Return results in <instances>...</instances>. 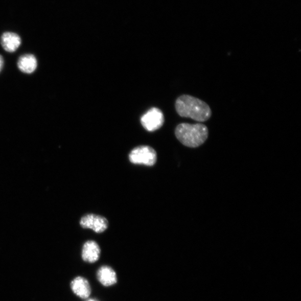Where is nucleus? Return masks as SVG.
<instances>
[{
  "mask_svg": "<svg viewBox=\"0 0 301 301\" xmlns=\"http://www.w3.org/2000/svg\"><path fill=\"white\" fill-rule=\"evenodd\" d=\"M175 109L182 118H189L199 122H206L212 115L211 107L199 98L190 95H182L177 98Z\"/></svg>",
  "mask_w": 301,
  "mask_h": 301,
  "instance_id": "nucleus-1",
  "label": "nucleus"
},
{
  "mask_svg": "<svg viewBox=\"0 0 301 301\" xmlns=\"http://www.w3.org/2000/svg\"><path fill=\"white\" fill-rule=\"evenodd\" d=\"M175 133L183 145L196 148L205 143L208 138L209 130L204 124L182 123L176 127Z\"/></svg>",
  "mask_w": 301,
  "mask_h": 301,
  "instance_id": "nucleus-2",
  "label": "nucleus"
},
{
  "mask_svg": "<svg viewBox=\"0 0 301 301\" xmlns=\"http://www.w3.org/2000/svg\"><path fill=\"white\" fill-rule=\"evenodd\" d=\"M129 159L134 164L152 167L157 160L156 152L148 146H141L134 148L129 155Z\"/></svg>",
  "mask_w": 301,
  "mask_h": 301,
  "instance_id": "nucleus-3",
  "label": "nucleus"
},
{
  "mask_svg": "<svg viewBox=\"0 0 301 301\" xmlns=\"http://www.w3.org/2000/svg\"><path fill=\"white\" fill-rule=\"evenodd\" d=\"M141 122L147 131H156L164 125V114L160 109L155 107L152 108L142 116Z\"/></svg>",
  "mask_w": 301,
  "mask_h": 301,
  "instance_id": "nucleus-4",
  "label": "nucleus"
},
{
  "mask_svg": "<svg viewBox=\"0 0 301 301\" xmlns=\"http://www.w3.org/2000/svg\"><path fill=\"white\" fill-rule=\"evenodd\" d=\"M80 224L83 228L90 229L97 233H101L107 229L108 222L105 218L91 214L82 217Z\"/></svg>",
  "mask_w": 301,
  "mask_h": 301,
  "instance_id": "nucleus-5",
  "label": "nucleus"
},
{
  "mask_svg": "<svg viewBox=\"0 0 301 301\" xmlns=\"http://www.w3.org/2000/svg\"><path fill=\"white\" fill-rule=\"evenodd\" d=\"M100 255V247L96 242L89 241L84 244L82 257L85 262L95 263L99 260Z\"/></svg>",
  "mask_w": 301,
  "mask_h": 301,
  "instance_id": "nucleus-6",
  "label": "nucleus"
},
{
  "mask_svg": "<svg viewBox=\"0 0 301 301\" xmlns=\"http://www.w3.org/2000/svg\"><path fill=\"white\" fill-rule=\"evenodd\" d=\"M72 291L78 297L87 298L91 293L90 286L88 281L82 277H77L71 284Z\"/></svg>",
  "mask_w": 301,
  "mask_h": 301,
  "instance_id": "nucleus-7",
  "label": "nucleus"
},
{
  "mask_svg": "<svg viewBox=\"0 0 301 301\" xmlns=\"http://www.w3.org/2000/svg\"><path fill=\"white\" fill-rule=\"evenodd\" d=\"M1 44L5 51L13 53L20 47L21 39L20 36L16 33L6 32L2 36Z\"/></svg>",
  "mask_w": 301,
  "mask_h": 301,
  "instance_id": "nucleus-8",
  "label": "nucleus"
},
{
  "mask_svg": "<svg viewBox=\"0 0 301 301\" xmlns=\"http://www.w3.org/2000/svg\"><path fill=\"white\" fill-rule=\"evenodd\" d=\"M97 279L104 286H112L118 282V277L114 269L109 266H102L97 272Z\"/></svg>",
  "mask_w": 301,
  "mask_h": 301,
  "instance_id": "nucleus-9",
  "label": "nucleus"
},
{
  "mask_svg": "<svg viewBox=\"0 0 301 301\" xmlns=\"http://www.w3.org/2000/svg\"><path fill=\"white\" fill-rule=\"evenodd\" d=\"M18 68L24 73L32 74L38 66V61L33 54H27L21 55L17 61Z\"/></svg>",
  "mask_w": 301,
  "mask_h": 301,
  "instance_id": "nucleus-10",
  "label": "nucleus"
},
{
  "mask_svg": "<svg viewBox=\"0 0 301 301\" xmlns=\"http://www.w3.org/2000/svg\"><path fill=\"white\" fill-rule=\"evenodd\" d=\"M4 64V61L3 57L1 55H0V72H2Z\"/></svg>",
  "mask_w": 301,
  "mask_h": 301,
  "instance_id": "nucleus-11",
  "label": "nucleus"
},
{
  "mask_svg": "<svg viewBox=\"0 0 301 301\" xmlns=\"http://www.w3.org/2000/svg\"><path fill=\"white\" fill-rule=\"evenodd\" d=\"M87 301H97L96 300H94V299H89Z\"/></svg>",
  "mask_w": 301,
  "mask_h": 301,
  "instance_id": "nucleus-12",
  "label": "nucleus"
}]
</instances>
